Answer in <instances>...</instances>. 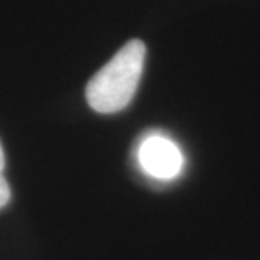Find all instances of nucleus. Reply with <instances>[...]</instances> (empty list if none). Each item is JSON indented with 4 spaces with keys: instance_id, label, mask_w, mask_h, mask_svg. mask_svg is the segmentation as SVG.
Here are the masks:
<instances>
[{
    "instance_id": "obj_1",
    "label": "nucleus",
    "mask_w": 260,
    "mask_h": 260,
    "mask_svg": "<svg viewBox=\"0 0 260 260\" xmlns=\"http://www.w3.org/2000/svg\"><path fill=\"white\" fill-rule=\"evenodd\" d=\"M145 63V44L130 39L86 85V102L98 113L123 110L139 88Z\"/></svg>"
},
{
    "instance_id": "obj_2",
    "label": "nucleus",
    "mask_w": 260,
    "mask_h": 260,
    "mask_svg": "<svg viewBox=\"0 0 260 260\" xmlns=\"http://www.w3.org/2000/svg\"><path fill=\"white\" fill-rule=\"evenodd\" d=\"M137 160L145 174L160 181L178 178L184 166L179 145L162 134H149L140 140Z\"/></svg>"
},
{
    "instance_id": "obj_3",
    "label": "nucleus",
    "mask_w": 260,
    "mask_h": 260,
    "mask_svg": "<svg viewBox=\"0 0 260 260\" xmlns=\"http://www.w3.org/2000/svg\"><path fill=\"white\" fill-rule=\"evenodd\" d=\"M4 169H5V157H4L2 144H0V208H4L10 200V188L4 176Z\"/></svg>"
}]
</instances>
